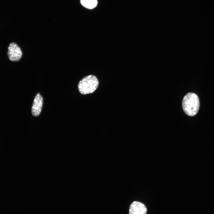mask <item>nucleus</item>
Returning a JSON list of instances; mask_svg holds the SVG:
<instances>
[{
	"label": "nucleus",
	"instance_id": "f257e3e1",
	"mask_svg": "<svg viewBox=\"0 0 214 214\" xmlns=\"http://www.w3.org/2000/svg\"><path fill=\"white\" fill-rule=\"evenodd\" d=\"M182 106L186 114L190 116L196 115L200 106L199 100L197 95L192 92L186 94L183 99Z\"/></svg>",
	"mask_w": 214,
	"mask_h": 214
},
{
	"label": "nucleus",
	"instance_id": "f03ea898",
	"mask_svg": "<svg viewBox=\"0 0 214 214\" xmlns=\"http://www.w3.org/2000/svg\"><path fill=\"white\" fill-rule=\"evenodd\" d=\"M99 81L97 77L90 75L82 78L78 83V89L81 94L86 95L93 92L97 88Z\"/></svg>",
	"mask_w": 214,
	"mask_h": 214
},
{
	"label": "nucleus",
	"instance_id": "7ed1b4c3",
	"mask_svg": "<svg viewBox=\"0 0 214 214\" xmlns=\"http://www.w3.org/2000/svg\"><path fill=\"white\" fill-rule=\"evenodd\" d=\"M7 55L9 59L13 62H17L22 57V53L21 48L16 43H11L8 47Z\"/></svg>",
	"mask_w": 214,
	"mask_h": 214
},
{
	"label": "nucleus",
	"instance_id": "20e7f679",
	"mask_svg": "<svg viewBox=\"0 0 214 214\" xmlns=\"http://www.w3.org/2000/svg\"><path fill=\"white\" fill-rule=\"evenodd\" d=\"M43 104V97L40 93L38 92L34 97L31 108V113L33 116L37 117L40 114Z\"/></svg>",
	"mask_w": 214,
	"mask_h": 214
},
{
	"label": "nucleus",
	"instance_id": "39448f33",
	"mask_svg": "<svg viewBox=\"0 0 214 214\" xmlns=\"http://www.w3.org/2000/svg\"><path fill=\"white\" fill-rule=\"evenodd\" d=\"M147 209L143 203L135 201L130 205L129 214H146Z\"/></svg>",
	"mask_w": 214,
	"mask_h": 214
},
{
	"label": "nucleus",
	"instance_id": "423d86ee",
	"mask_svg": "<svg viewBox=\"0 0 214 214\" xmlns=\"http://www.w3.org/2000/svg\"><path fill=\"white\" fill-rule=\"evenodd\" d=\"M81 4L85 7L88 9H92L97 4V0H80Z\"/></svg>",
	"mask_w": 214,
	"mask_h": 214
}]
</instances>
